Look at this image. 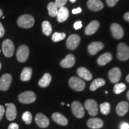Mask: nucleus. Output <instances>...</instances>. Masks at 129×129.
<instances>
[{"mask_svg": "<svg viewBox=\"0 0 129 129\" xmlns=\"http://www.w3.org/2000/svg\"><path fill=\"white\" fill-rule=\"evenodd\" d=\"M52 118L58 124L61 125H67L68 123V119L66 118L63 115L59 112H55L53 114Z\"/></svg>", "mask_w": 129, "mask_h": 129, "instance_id": "obj_22", "label": "nucleus"}, {"mask_svg": "<svg viewBox=\"0 0 129 129\" xmlns=\"http://www.w3.org/2000/svg\"><path fill=\"white\" fill-rule=\"evenodd\" d=\"M4 112H5V110H4V106L2 105H0V121L1 120L3 115H4Z\"/></svg>", "mask_w": 129, "mask_h": 129, "instance_id": "obj_39", "label": "nucleus"}, {"mask_svg": "<svg viewBox=\"0 0 129 129\" xmlns=\"http://www.w3.org/2000/svg\"><path fill=\"white\" fill-rule=\"evenodd\" d=\"M2 48L3 53L6 57H10L13 55L14 45L11 40H5L2 44Z\"/></svg>", "mask_w": 129, "mask_h": 129, "instance_id": "obj_6", "label": "nucleus"}, {"mask_svg": "<svg viewBox=\"0 0 129 129\" xmlns=\"http://www.w3.org/2000/svg\"><path fill=\"white\" fill-rule=\"evenodd\" d=\"M8 105H9V104H6V106H7Z\"/></svg>", "mask_w": 129, "mask_h": 129, "instance_id": "obj_49", "label": "nucleus"}, {"mask_svg": "<svg viewBox=\"0 0 129 129\" xmlns=\"http://www.w3.org/2000/svg\"><path fill=\"white\" fill-rule=\"evenodd\" d=\"M126 89V86L124 83H117L114 87V91L115 94H118L123 92Z\"/></svg>", "mask_w": 129, "mask_h": 129, "instance_id": "obj_32", "label": "nucleus"}, {"mask_svg": "<svg viewBox=\"0 0 129 129\" xmlns=\"http://www.w3.org/2000/svg\"><path fill=\"white\" fill-rule=\"evenodd\" d=\"M81 41V38L77 34H72L68 37L67 41V46L68 49L74 50L78 47Z\"/></svg>", "mask_w": 129, "mask_h": 129, "instance_id": "obj_9", "label": "nucleus"}, {"mask_svg": "<svg viewBox=\"0 0 129 129\" xmlns=\"http://www.w3.org/2000/svg\"><path fill=\"white\" fill-rule=\"evenodd\" d=\"M82 10L81 9L80 7H78V8H77V9H74L72 10V13L75 14H78L80 13L81 12Z\"/></svg>", "mask_w": 129, "mask_h": 129, "instance_id": "obj_41", "label": "nucleus"}, {"mask_svg": "<svg viewBox=\"0 0 129 129\" xmlns=\"http://www.w3.org/2000/svg\"><path fill=\"white\" fill-rule=\"evenodd\" d=\"M99 22L97 20H93L87 25L85 29V34L91 35L94 34L99 28Z\"/></svg>", "mask_w": 129, "mask_h": 129, "instance_id": "obj_21", "label": "nucleus"}, {"mask_svg": "<svg viewBox=\"0 0 129 129\" xmlns=\"http://www.w3.org/2000/svg\"><path fill=\"white\" fill-rule=\"evenodd\" d=\"M126 81L128 83H129V74L126 77Z\"/></svg>", "mask_w": 129, "mask_h": 129, "instance_id": "obj_44", "label": "nucleus"}, {"mask_svg": "<svg viewBox=\"0 0 129 129\" xmlns=\"http://www.w3.org/2000/svg\"><path fill=\"white\" fill-rule=\"evenodd\" d=\"M112 59V55L111 53L107 52L105 53L102 55L99 56V58L97 60V62L100 66H104L108 63L109 62H111Z\"/></svg>", "mask_w": 129, "mask_h": 129, "instance_id": "obj_24", "label": "nucleus"}, {"mask_svg": "<svg viewBox=\"0 0 129 129\" xmlns=\"http://www.w3.org/2000/svg\"><path fill=\"white\" fill-rule=\"evenodd\" d=\"M87 126L91 129L101 128L104 125V122L101 119L98 118H91L88 120Z\"/></svg>", "mask_w": 129, "mask_h": 129, "instance_id": "obj_19", "label": "nucleus"}, {"mask_svg": "<svg viewBox=\"0 0 129 129\" xmlns=\"http://www.w3.org/2000/svg\"><path fill=\"white\" fill-rule=\"evenodd\" d=\"M84 106L90 115L94 117L98 114V105L94 100L88 99L85 102Z\"/></svg>", "mask_w": 129, "mask_h": 129, "instance_id": "obj_7", "label": "nucleus"}, {"mask_svg": "<svg viewBox=\"0 0 129 129\" xmlns=\"http://www.w3.org/2000/svg\"><path fill=\"white\" fill-rule=\"evenodd\" d=\"M35 122L41 128H46L49 125L50 121L46 115L42 113H38L35 116Z\"/></svg>", "mask_w": 129, "mask_h": 129, "instance_id": "obj_13", "label": "nucleus"}, {"mask_svg": "<svg viewBox=\"0 0 129 129\" xmlns=\"http://www.w3.org/2000/svg\"><path fill=\"white\" fill-rule=\"evenodd\" d=\"M129 109V104L127 102H121L116 107V112L119 116H124L127 114Z\"/></svg>", "mask_w": 129, "mask_h": 129, "instance_id": "obj_18", "label": "nucleus"}, {"mask_svg": "<svg viewBox=\"0 0 129 129\" xmlns=\"http://www.w3.org/2000/svg\"><path fill=\"white\" fill-rule=\"evenodd\" d=\"M71 109L74 115L78 118H81L84 116V109L80 102L74 101L71 104Z\"/></svg>", "mask_w": 129, "mask_h": 129, "instance_id": "obj_8", "label": "nucleus"}, {"mask_svg": "<svg viewBox=\"0 0 129 129\" xmlns=\"http://www.w3.org/2000/svg\"><path fill=\"white\" fill-rule=\"evenodd\" d=\"M119 0H106V4L109 7H114L118 3Z\"/></svg>", "mask_w": 129, "mask_h": 129, "instance_id": "obj_35", "label": "nucleus"}, {"mask_svg": "<svg viewBox=\"0 0 129 129\" xmlns=\"http://www.w3.org/2000/svg\"><path fill=\"white\" fill-rule=\"evenodd\" d=\"M111 30L113 37L117 40L121 39L124 36V30L118 23H112L111 26Z\"/></svg>", "mask_w": 129, "mask_h": 129, "instance_id": "obj_12", "label": "nucleus"}, {"mask_svg": "<svg viewBox=\"0 0 129 129\" xmlns=\"http://www.w3.org/2000/svg\"><path fill=\"white\" fill-rule=\"evenodd\" d=\"M32 69L29 67L24 68L20 74V79L22 81H28L32 77Z\"/></svg>", "mask_w": 129, "mask_h": 129, "instance_id": "obj_25", "label": "nucleus"}, {"mask_svg": "<svg viewBox=\"0 0 129 129\" xmlns=\"http://www.w3.org/2000/svg\"><path fill=\"white\" fill-rule=\"evenodd\" d=\"M66 37V34L63 32H61V33H59V32H54L52 35V39L53 41L55 42H59L62 41V40H64Z\"/></svg>", "mask_w": 129, "mask_h": 129, "instance_id": "obj_31", "label": "nucleus"}, {"mask_svg": "<svg viewBox=\"0 0 129 129\" xmlns=\"http://www.w3.org/2000/svg\"><path fill=\"white\" fill-rule=\"evenodd\" d=\"M100 109L102 114L104 115H108L111 110V105L108 102H104L101 104L100 105Z\"/></svg>", "mask_w": 129, "mask_h": 129, "instance_id": "obj_30", "label": "nucleus"}, {"mask_svg": "<svg viewBox=\"0 0 129 129\" xmlns=\"http://www.w3.org/2000/svg\"><path fill=\"white\" fill-rule=\"evenodd\" d=\"M69 1H70L71 2V3H74L76 2L77 0H69Z\"/></svg>", "mask_w": 129, "mask_h": 129, "instance_id": "obj_46", "label": "nucleus"}, {"mask_svg": "<svg viewBox=\"0 0 129 129\" xmlns=\"http://www.w3.org/2000/svg\"><path fill=\"white\" fill-rule=\"evenodd\" d=\"M12 77L10 74H5L0 78V90L6 91L10 87Z\"/></svg>", "mask_w": 129, "mask_h": 129, "instance_id": "obj_10", "label": "nucleus"}, {"mask_svg": "<svg viewBox=\"0 0 129 129\" xmlns=\"http://www.w3.org/2000/svg\"><path fill=\"white\" fill-rule=\"evenodd\" d=\"M69 10L67 7L64 6L59 8L58 9V12L57 14V21L60 23H62V22H64L67 20V19L69 17Z\"/></svg>", "mask_w": 129, "mask_h": 129, "instance_id": "obj_17", "label": "nucleus"}, {"mask_svg": "<svg viewBox=\"0 0 129 129\" xmlns=\"http://www.w3.org/2000/svg\"><path fill=\"white\" fill-rule=\"evenodd\" d=\"M105 84V81L102 78H97L93 81L90 86V89L91 91H95L101 87Z\"/></svg>", "mask_w": 129, "mask_h": 129, "instance_id": "obj_27", "label": "nucleus"}, {"mask_svg": "<svg viewBox=\"0 0 129 129\" xmlns=\"http://www.w3.org/2000/svg\"><path fill=\"white\" fill-rule=\"evenodd\" d=\"M29 55V49L26 45H22L18 48L16 53V57L19 62H25L28 60Z\"/></svg>", "mask_w": 129, "mask_h": 129, "instance_id": "obj_5", "label": "nucleus"}, {"mask_svg": "<svg viewBox=\"0 0 129 129\" xmlns=\"http://www.w3.org/2000/svg\"><path fill=\"white\" fill-rule=\"evenodd\" d=\"M51 81V75L49 73H46L38 82V85L41 87H47Z\"/></svg>", "mask_w": 129, "mask_h": 129, "instance_id": "obj_26", "label": "nucleus"}, {"mask_svg": "<svg viewBox=\"0 0 129 129\" xmlns=\"http://www.w3.org/2000/svg\"><path fill=\"white\" fill-rule=\"evenodd\" d=\"M82 26H83V24H82L81 21H77V22H75L74 25V28L76 30L80 29L82 28Z\"/></svg>", "mask_w": 129, "mask_h": 129, "instance_id": "obj_36", "label": "nucleus"}, {"mask_svg": "<svg viewBox=\"0 0 129 129\" xmlns=\"http://www.w3.org/2000/svg\"><path fill=\"white\" fill-rule=\"evenodd\" d=\"M1 63H0V69H1Z\"/></svg>", "mask_w": 129, "mask_h": 129, "instance_id": "obj_48", "label": "nucleus"}, {"mask_svg": "<svg viewBox=\"0 0 129 129\" xmlns=\"http://www.w3.org/2000/svg\"><path fill=\"white\" fill-rule=\"evenodd\" d=\"M42 30L44 35L50 36L52 33V26L48 21L45 20L42 23Z\"/></svg>", "mask_w": 129, "mask_h": 129, "instance_id": "obj_28", "label": "nucleus"}, {"mask_svg": "<svg viewBox=\"0 0 129 129\" xmlns=\"http://www.w3.org/2000/svg\"><path fill=\"white\" fill-rule=\"evenodd\" d=\"M62 104V105H64V102H62V104Z\"/></svg>", "mask_w": 129, "mask_h": 129, "instance_id": "obj_47", "label": "nucleus"}, {"mask_svg": "<svg viewBox=\"0 0 129 129\" xmlns=\"http://www.w3.org/2000/svg\"><path fill=\"white\" fill-rule=\"evenodd\" d=\"M121 129H129V124L127 122H123L120 125Z\"/></svg>", "mask_w": 129, "mask_h": 129, "instance_id": "obj_40", "label": "nucleus"}, {"mask_svg": "<svg viewBox=\"0 0 129 129\" xmlns=\"http://www.w3.org/2000/svg\"><path fill=\"white\" fill-rule=\"evenodd\" d=\"M17 25L22 28L28 29L33 26L35 23V19L33 16L29 14L22 15L17 19Z\"/></svg>", "mask_w": 129, "mask_h": 129, "instance_id": "obj_1", "label": "nucleus"}, {"mask_svg": "<svg viewBox=\"0 0 129 129\" xmlns=\"http://www.w3.org/2000/svg\"><path fill=\"white\" fill-rule=\"evenodd\" d=\"M17 111L15 105L13 104H9L6 110V117L9 121H13L16 118Z\"/></svg>", "mask_w": 129, "mask_h": 129, "instance_id": "obj_20", "label": "nucleus"}, {"mask_svg": "<svg viewBox=\"0 0 129 129\" xmlns=\"http://www.w3.org/2000/svg\"><path fill=\"white\" fill-rule=\"evenodd\" d=\"M5 34V29L2 25V23L0 22V38L3 37Z\"/></svg>", "mask_w": 129, "mask_h": 129, "instance_id": "obj_37", "label": "nucleus"}, {"mask_svg": "<svg viewBox=\"0 0 129 129\" xmlns=\"http://www.w3.org/2000/svg\"><path fill=\"white\" fill-rule=\"evenodd\" d=\"M117 57L121 61H125L129 59V47L124 43H121L118 45Z\"/></svg>", "mask_w": 129, "mask_h": 129, "instance_id": "obj_2", "label": "nucleus"}, {"mask_svg": "<svg viewBox=\"0 0 129 129\" xmlns=\"http://www.w3.org/2000/svg\"><path fill=\"white\" fill-rule=\"evenodd\" d=\"M8 129H19V125L17 123H11L9 125Z\"/></svg>", "mask_w": 129, "mask_h": 129, "instance_id": "obj_38", "label": "nucleus"}, {"mask_svg": "<svg viewBox=\"0 0 129 129\" xmlns=\"http://www.w3.org/2000/svg\"><path fill=\"white\" fill-rule=\"evenodd\" d=\"M127 99L129 100V90L128 91V92L127 93Z\"/></svg>", "mask_w": 129, "mask_h": 129, "instance_id": "obj_45", "label": "nucleus"}, {"mask_svg": "<svg viewBox=\"0 0 129 129\" xmlns=\"http://www.w3.org/2000/svg\"><path fill=\"white\" fill-rule=\"evenodd\" d=\"M108 75L109 80L112 83H117L121 77V72L119 68L115 67L109 71Z\"/></svg>", "mask_w": 129, "mask_h": 129, "instance_id": "obj_14", "label": "nucleus"}, {"mask_svg": "<svg viewBox=\"0 0 129 129\" xmlns=\"http://www.w3.org/2000/svg\"><path fill=\"white\" fill-rule=\"evenodd\" d=\"M67 2V0H56L54 4H56V6H57L58 9H59V8L64 6Z\"/></svg>", "mask_w": 129, "mask_h": 129, "instance_id": "obj_34", "label": "nucleus"}, {"mask_svg": "<svg viewBox=\"0 0 129 129\" xmlns=\"http://www.w3.org/2000/svg\"><path fill=\"white\" fill-rule=\"evenodd\" d=\"M69 85L72 89L77 91H83L85 87L84 81L77 77H71L69 80Z\"/></svg>", "mask_w": 129, "mask_h": 129, "instance_id": "obj_3", "label": "nucleus"}, {"mask_svg": "<svg viewBox=\"0 0 129 129\" xmlns=\"http://www.w3.org/2000/svg\"><path fill=\"white\" fill-rule=\"evenodd\" d=\"M87 4L88 9L94 12H98L104 8V4L101 0H88Z\"/></svg>", "mask_w": 129, "mask_h": 129, "instance_id": "obj_16", "label": "nucleus"}, {"mask_svg": "<svg viewBox=\"0 0 129 129\" xmlns=\"http://www.w3.org/2000/svg\"><path fill=\"white\" fill-rule=\"evenodd\" d=\"M22 120L26 124H30L32 121V115L29 111H26L22 115Z\"/></svg>", "mask_w": 129, "mask_h": 129, "instance_id": "obj_33", "label": "nucleus"}, {"mask_svg": "<svg viewBox=\"0 0 129 129\" xmlns=\"http://www.w3.org/2000/svg\"><path fill=\"white\" fill-rule=\"evenodd\" d=\"M75 63V57L73 54H69L64 59L61 61L60 66L64 68H70L73 67Z\"/></svg>", "mask_w": 129, "mask_h": 129, "instance_id": "obj_15", "label": "nucleus"}, {"mask_svg": "<svg viewBox=\"0 0 129 129\" xmlns=\"http://www.w3.org/2000/svg\"><path fill=\"white\" fill-rule=\"evenodd\" d=\"M104 47V44L101 41H94L88 45L87 50L91 55H95Z\"/></svg>", "mask_w": 129, "mask_h": 129, "instance_id": "obj_11", "label": "nucleus"}, {"mask_svg": "<svg viewBox=\"0 0 129 129\" xmlns=\"http://www.w3.org/2000/svg\"><path fill=\"white\" fill-rule=\"evenodd\" d=\"M47 9L48 14L51 17H56L58 12V8L54 3L50 2L47 5Z\"/></svg>", "mask_w": 129, "mask_h": 129, "instance_id": "obj_29", "label": "nucleus"}, {"mask_svg": "<svg viewBox=\"0 0 129 129\" xmlns=\"http://www.w3.org/2000/svg\"><path fill=\"white\" fill-rule=\"evenodd\" d=\"M124 18L125 20L129 22V12L125 13L124 15Z\"/></svg>", "mask_w": 129, "mask_h": 129, "instance_id": "obj_42", "label": "nucleus"}, {"mask_svg": "<svg viewBox=\"0 0 129 129\" xmlns=\"http://www.w3.org/2000/svg\"><path fill=\"white\" fill-rule=\"evenodd\" d=\"M3 10L1 9H0V17H1V16H3Z\"/></svg>", "mask_w": 129, "mask_h": 129, "instance_id": "obj_43", "label": "nucleus"}, {"mask_svg": "<svg viewBox=\"0 0 129 129\" xmlns=\"http://www.w3.org/2000/svg\"><path fill=\"white\" fill-rule=\"evenodd\" d=\"M36 100V95L32 91H26L19 95V101L24 104H32Z\"/></svg>", "mask_w": 129, "mask_h": 129, "instance_id": "obj_4", "label": "nucleus"}, {"mask_svg": "<svg viewBox=\"0 0 129 129\" xmlns=\"http://www.w3.org/2000/svg\"><path fill=\"white\" fill-rule=\"evenodd\" d=\"M77 74L79 77L87 81H90L92 79L93 75L87 69L84 67H80L77 69Z\"/></svg>", "mask_w": 129, "mask_h": 129, "instance_id": "obj_23", "label": "nucleus"}]
</instances>
